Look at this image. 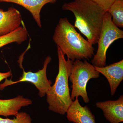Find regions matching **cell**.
Instances as JSON below:
<instances>
[{"label": "cell", "mask_w": 123, "mask_h": 123, "mask_svg": "<svg viewBox=\"0 0 123 123\" xmlns=\"http://www.w3.org/2000/svg\"><path fill=\"white\" fill-rule=\"evenodd\" d=\"M62 8L72 12L75 18L74 27L91 44L98 43L106 11L91 0H74L64 3Z\"/></svg>", "instance_id": "1"}, {"label": "cell", "mask_w": 123, "mask_h": 123, "mask_svg": "<svg viewBox=\"0 0 123 123\" xmlns=\"http://www.w3.org/2000/svg\"><path fill=\"white\" fill-rule=\"evenodd\" d=\"M53 39L64 55L72 61L89 60L94 55L93 45L77 31L67 18L60 19Z\"/></svg>", "instance_id": "2"}, {"label": "cell", "mask_w": 123, "mask_h": 123, "mask_svg": "<svg viewBox=\"0 0 123 123\" xmlns=\"http://www.w3.org/2000/svg\"><path fill=\"white\" fill-rule=\"evenodd\" d=\"M57 52L59 72L55 84L51 86L46 95L49 110L64 115L73 102L70 98L68 81L73 61L68 59L66 60L65 55L58 47Z\"/></svg>", "instance_id": "3"}, {"label": "cell", "mask_w": 123, "mask_h": 123, "mask_svg": "<svg viewBox=\"0 0 123 123\" xmlns=\"http://www.w3.org/2000/svg\"><path fill=\"white\" fill-rule=\"evenodd\" d=\"M99 73L95 70L94 66L85 60H76L73 61L69 80L72 83L70 98L72 101L81 97L86 103L90 99L86 91V85L91 79L98 78Z\"/></svg>", "instance_id": "4"}, {"label": "cell", "mask_w": 123, "mask_h": 123, "mask_svg": "<svg viewBox=\"0 0 123 123\" xmlns=\"http://www.w3.org/2000/svg\"><path fill=\"white\" fill-rule=\"evenodd\" d=\"M123 38V31L113 23L111 15L106 11L104 15L98 41V50L91 61L93 65L98 67L106 66V55L107 49L114 41Z\"/></svg>", "instance_id": "5"}, {"label": "cell", "mask_w": 123, "mask_h": 123, "mask_svg": "<svg viewBox=\"0 0 123 123\" xmlns=\"http://www.w3.org/2000/svg\"><path fill=\"white\" fill-rule=\"evenodd\" d=\"M51 60L50 56H47L43 63V69L36 72L33 73L30 71L26 72L23 70L22 76L17 81H12L6 78L4 83L0 84V90H2L7 86L22 82L27 81L32 83L35 86L38 90L40 97H44L52 84L50 80L48 79L47 76V68Z\"/></svg>", "instance_id": "6"}, {"label": "cell", "mask_w": 123, "mask_h": 123, "mask_svg": "<svg viewBox=\"0 0 123 123\" xmlns=\"http://www.w3.org/2000/svg\"><path fill=\"white\" fill-rule=\"evenodd\" d=\"M94 66L95 70L107 79L110 86L111 94L113 96L123 80V60L103 67Z\"/></svg>", "instance_id": "7"}, {"label": "cell", "mask_w": 123, "mask_h": 123, "mask_svg": "<svg viewBox=\"0 0 123 123\" xmlns=\"http://www.w3.org/2000/svg\"><path fill=\"white\" fill-rule=\"evenodd\" d=\"M23 23L21 13L15 8L10 7L6 11L0 9V36L17 30Z\"/></svg>", "instance_id": "8"}, {"label": "cell", "mask_w": 123, "mask_h": 123, "mask_svg": "<svg viewBox=\"0 0 123 123\" xmlns=\"http://www.w3.org/2000/svg\"><path fill=\"white\" fill-rule=\"evenodd\" d=\"M97 107L103 111L104 115L110 123H119L123 121V96L115 101L98 102Z\"/></svg>", "instance_id": "9"}, {"label": "cell", "mask_w": 123, "mask_h": 123, "mask_svg": "<svg viewBox=\"0 0 123 123\" xmlns=\"http://www.w3.org/2000/svg\"><path fill=\"white\" fill-rule=\"evenodd\" d=\"M66 113L68 121L74 123H96L90 108L87 106H82L78 98L73 101Z\"/></svg>", "instance_id": "10"}, {"label": "cell", "mask_w": 123, "mask_h": 123, "mask_svg": "<svg viewBox=\"0 0 123 123\" xmlns=\"http://www.w3.org/2000/svg\"><path fill=\"white\" fill-rule=\"evenodd\" d=\"M31 104L30 99L21 95L12 99H0V116L6 117L15 116L22 107Z\"/></svg>", "instance_id": "11"}, {"label": "cell", "mask_w": 123, "mask_h": 123, "mask_svg": "<svg viewBox=\"0 0 123 123\" xmlns=\"http://www.w3.org/2000/svg\"><path fill=\"white\" fill-rule=\"evenodd\" d=\"M56 0H0V2L15 3L29 10L38 25L42 27L40 12L43 7L48 3H53Z\"/></svg>", "instance_id": "12"}, {"label": "cell", "mask_w": 123, "mask_h": 123, "mask_svg": "<svg viewBox=\"0 0 123 123\" xmlns=\"http://www.w3.org/2000/svg\"><path fill=\"white\" fill-rule=\"evenodd\" d=\"M28 32L23 23L22 26L12 32L0 36V48L12 43L21 44L26 40Z\"/></svg>", "instance_id": "13"}, {"label": "cell", "mask_w": 123, "mask_h": 123, "mask_svg": "<svg viewBox=\"0 0 123 123\" xmlns=\"http://www.w3.org/2000/svg\"><path fill=\"white\" fill-rule=\"evenodd\" d=\"M112 22L118 27H123V0H115L107 11Z\"/></svg>", "instance_id": "14"}, {"label": "cell", "mask_w": 123, "mask_h": 123, "mask_svg": "<svg viewBox=\"0 0 123 123\" xmlns=\"http://www.w3.org/2000/svg\"><path fill=\"white\" fill-rule=\"evenodd\" d=\"M13 119L0 117V123H32L30 116L26 112H18Z\"/></svg>", "instance_id": "15"}, {"label": "cell", "mask_w": 123, "mask_h": 123, "mask_svg": "<svg viewBox=\"0 0 123 123\" xmlns=\"http://www.w3.org/2000/svg\"><path fill=\"white\" fill-rule=\"evenodd\" d=\"M98 5L105 11H107L108 9L112 4L115 0H91Z\"/></svg>", "instance_id": "16"}, {"label": "cell", "mask_w": 123, "mask_h": 123, "mask_svg": "<svg viewBox=\"0 0 123 123\" xmlns=\"http://www.w3.org/2000/svg\"><path fill=\"white\" fill-rule=\"evenodd\" d=\"M12 75L11 71L6 73H0V82L4 79H6L8 77H10Z\"/></svg>", "instance_id": "17"}]
</instances>
